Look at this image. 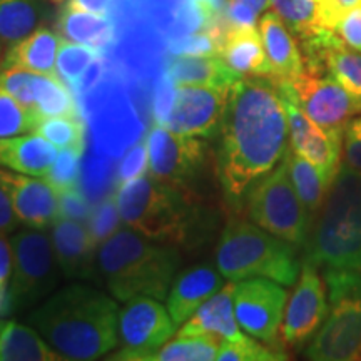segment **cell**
<instances>
[{
    "mask_svg": "<svg viewBox=\"0 0 361 361\" xmlns=\"http://www.w3.org/2000/svg\"><path fill=\"white\" fill-rule=\"evenodd\" d=\"M191 196L152 176L119 184L116 191L121 218L130 229L174 246L196 236L200 211Z\"/></svg>",
    "mask_w": 361,
    "mask_h": 361,
    "instance_id": "obj_5",
    "label": "cell"
},
{
    "mask_svg": "<svg viewBox=\"0 0 361 361\" xmlns=\"http://www.w3.org/2000/svg\"><path fill=\"white\" fill-rule=\"evenodd\" d=\"M306 243L305 261L316 268L361 271V171L338 169Z\"/></svg>",
    "mask_w": 361,
    "mask_h": 361,
    "instance_id": "obj_4",
    "label": "cell"
},
{
    "mask_svg": "<svg viewBox=\"0 0 361 361\" xmlns=\"http://www.w3.org/2000/svg\"><path fill=\"white\" fill-rule=\"evenodd\" d=\"M13 268V251L11 238L7 234L0 233V291L11 290Z\"/></svg>",
    "mask_w": 361,
    "mask_h": 361,
    "instance_id": "obj_47",
    "label": "cell"
},
{
    "mask_svg": "<svg viewBox=\"0 0 361 361\" xmlns=\"http://www.w3.org/2000/svg\"><path fill=\"white\" fill-rule=\"evenodd\" d=\"M335 32L351 49L361 52V6L351 8L336 25Z\"/></svg>",
    "mask_w": 361,
    "mask_h": 361,
    "instance_id": "obj_44",
    "label": "cell"
},
{
    "mask_svg": "<svg viewBox=\"0 0 361 361\" xmlns=\"http://www.w3.org/2000/svg\"><path fill=\"white\" fill-rule=\"evenodd\" d=\"M51 238L59 268L67 279L92 276L97 264V245L82 221L59 218L52 224Z\"/></svg>",
    "mask_w": 361,
    "mask_h": 361,
    "instance_id": "obj_19",
    "label": "cell"
},
{
    "mask_svg": "<svg viewBox=\"0 0 361 361\" xmlns=\"http://www.w3.org/2000/svg\"><path fill=\"white\" fill-rule=\"evenodd\" d=\"M67 4L94 13H106L109 8V0H67Z\"/></svg>",
    "mask_w": 361,
    "mask_h": 361,
    "instance_id": "obj_49",
    "label": "cell"
},
{
    "mask_svg": "<svg viewBox=\"0 0 361 361\" xmlns=\"http://www.w3.org/2000/svg\"><path fill=\"white\" fill-rule=\"evenodd\" d=\"M80 156H82V151H79V149H62L45 179L52 183L59 191L75 188L79 183Z\"/></svg>",
    "mask_w": 361,
    "mask_h": 361,
    "instance_id": "obj_39",
    "label": "cell"
},
{
    "mask_svg": "<svg viewBox=\"0 0 361 361\" xmlns=\"http://www.w3.org/2000/svg\"><path fill=\"white\" fill-rule=\"evenodd\" d=\"M328 310L326 283H323L316 266L305 261L279 328L283 345L293 350L303 348L322 328Z\"/></svg>",
    "mask_w": 361,
    "mask_h": 361,
    "instance_id": "obj_14",
    "label": "cell"
},
{
    "mask_svg": "<svg viewBox=\"0 0 361 361\" xmlns=\"http://www.w3.org/2000/svg\"><path fill=\"white\" fill-rule=\"evenodd\" d=\"M149 168V149L147 141H139L126 152L117 168V186L129 183L137 178H142Z\"/></svg>",
    "mask_w": 361,
    "mask_h": 361,
    "instance_id": "obj_40",
    "label": "cell"
},
{
    "mask_svg": "<svg viewBox=\"0 0 361 361\" xmlns=\"http://www.w3.org/2000/svg\"><path fill=\"white\" fill-rule=\"evenodd\" d=\"M174 328L168 308L159 300L149 296L129 300L119 314L121 350L112 358L149 361L169 341Z\"/></svg>",
    "mask_w": 361,
    "mask_h": 361,
    "instance_id": "obj_11",
    "label": "cell"
},
{
    "mask_svg": "<svg viewBox=\"0 0 361 361\" xmlns=\"http://www.w3.org/2000/svg\"><path fill=\"white\" fill-rule=\"evenodd\" d=\"M345 141V164L351 169L361 171V114L346 123L343 129Z\"/></svg>",
    "mask_w": 361,
    "mask_h": 361,
    "instance_id": "obj_42",
    "label": "cell"
},
{
    "mask_svg": "<svg viewBox=\"0 0 361 361\" xmlns=\"http://www.w3.org/2000/svg\"><path fill=\"white\" fill-rule=\"evenodd\" d=\"M40 116L17 101L7 90L0 89V137L34 133Z\"/></svg>",
    "mask_w": 361,
    "mask_h": 361,
    "instance_id": "obj_36",
    "label": "cell"
},
{
    "mask_svg": "<svg viewBox=\"0 0 361 361\" xmlns=\"http://www.w3.org/2000/svg\"><path fill=\"white\" fill-rule=\"evenodd\" d=\"M360 360H361V358H360Z\"/></svg>",
    "mask_w": 361,
    "mask_h": 361,
    "instance_id": "obj_52",
    "label": "cell"
},
{
    "mask_svg": "<svg viewBox=\"0 0 361 361\" xmlns=\"http://www.w3.org/2000/svg\"><path fill=\"white\" fill-rule=\"evenodd\" d=\"M295 245L245 219H231L216 246V268L228 281L268 278L293 286L301 273Z\"/></svg>",
    "mask_w": 361,
    "mask_h": 361,
    "instance_id": "obj_6",
    "label": "cell"
},
{
    "mask_svg": "<svg viewBox=\"0 0 361 361\" xmlns=\"http://www.w3.org/2000/svg\"><path fill=\"white\" fill-rule=\"evenodd\" d=\"M34 111L40 117L79 116L74 96L56 74H37L34 89Z\"/></svg>",
    "mask_w": 361,
    "mask_h": 361,
    "instance_id": "obj_32",
    "label": "cell"
},
{
    "mask_svg": "<svg viewBox=\"0 0 361 361\" xmlns=\"http://www.w3.org/2000/svg\"><path fill=\"white\" fill-rule=\"evenodd\" d=\"M97 59V49L87 45L71 42L62 39L61 47L57 52L56 75L67 84H75L84 71Z\"/></svg>",
    "mask_w": 361,
    "mask_h": 361,
    "instance_id": "obj_35",
    "label": "cell"
},
{
    "mask_svg": "<svg viewBox=\"0 0 361 361\" xmlns=\"http://www.w3.org/2000/svg\"><path fill=\"white\" fill-rule=\"evenodd\" d=\"M8 192H11L13 211L20 224L27 228L45 229L61 218L59 209V189L47 179L30 178L29 174L2 169Z\"/></svg>",
    "mask_w": 361,
    "mask_h": 361,
    "instance_id": "obj_18",
    "label": "cell"
},
{
    "mask_svg": "<svg viewBox=\"0 0 361 361\" xmlns=\"http://www.w3.org/2000/svg\"><path fill=\"white\" fill-rule=\"evenodd\" d=\"M174 80L169 78L161 80L159 85L156 87L154 94V119L156 124L166 126L169 121L171 112H173L176 94H178V87H174Z\"/></svg>",
    "mask_w": 361,
    "mask_h": 361,
    "instance_id": "obj_43",
    "label": "cell"
},
{
    "mask_svg": "<svg viewBox=\"0 0 361 361\" xmlns=\"http://www.w3.org/2000/svg\"><path fill=\"white\" fill-rule=\"evenodd\" d=\"M306 67L326 72L340 82L351 96L361 101V52L351 49L335 30H322L301 42Z\"/></svg>",
    "mask_w": 361,
    "mask_h": 361,
    "instance_id": "obj_17",
    "label": "cell"
},
{
    "mask_svg": "<svg viewBox=\"0 0 361 361\" xmlns=\"http://www.w3.org/2000/svg\"><path fill=\"white\" fill-rule=\"evenodd\" d=\"M149 176L189 192L206 162V144L156 124L147 135Z\"/></svg>",
    "mask_w": 361,
    "mask_h": 361,
    "instance_id": "obj_10",
    "label": "cell"
},
{
    "mask_svg": "<svg viewBox=\"0 0 361 361\" xmlns=\"http://www.w3.org/2000/svg\"><path fill=\"white\" fill-rule=\"evenodd\" d=\"M219 340L206 335L178 336L174 341L166 343L152 355L149 361H209L216 360L219 350Z\"/></svg>",
    "mask_w": 361,
    "mask_h": 361,
    "instance_id": "obj_33",
    "label": "cell"
},
{
    "mask_svg": "<svg viewBox=\"0 0 361 361\" xmlns=\"http://www.w3.org/2000/svg\"><path fill=\"white\" fill-rule=\"evenodd\" d=\"M57 157V147L39 134L0 137V168L45 178Z\"/></svg>",
    "mask_w": 361,
    "mask_h": 361,
    "instance_id": "obj_24",
    "label": "cell"
},
{
    "mask_svg": "<svg viewBox=\"0 0 361 361\" xmlns=\"http://www.w3.org/2000/svg\"><path fill=\"white\" fill-rule=\"evenodd\" d=\"M259 34L271 66V79L291 82L305 71L301 56L291 30L276 12H266L259 19Z\"/></svg>",
    "mask_w": 361,
    "mask_h": 361,
    "instance_id": "obj_22",
    "label": "cell"
},
{
    "mask_svg": "<svg viewBox=\"0 0 361 361\" xmlns=\"http://www.w3.org/2000/svg\"><path fill=\"white\" fill-rule=\"evenodd\" d=\"M288 90L306 116L323 129L345 128L350 119L361 114V101L346 90L331 75L305 71L291 82H278Z\"/></svg>",
    "mask_w": 361,
    "mask_h": 361,
    "instance_id": "obj_12",
    "label": "cell"
},
{
    "mask_svg": "<svg viewBox=\"0 0 361 361\" xmlns=\"http://www.w3.org/2000/svg\"><path fill=\"white\" fill-rule=\"evenodd\" d=\"M176 85H234L241 79L219 56H178L169 64Z\"/></svg>",
    "mask_w": 361,
    "mask_h": 361,
    "instance_id": "obj_27",
    "label": "cell"
},
{
    "mask_svg": "<svg viewBox=\"0 0 361 361\" xmlns=\"http://www.w3.org/2000/svg\"><path fill=\"white\" fill-rule=\"evenodd\" d=\"M284 161L288 164V171H290V178L293 186H295L298 196H300L301 202L306 207L311 218L318 213V209L322 207L324 197L329 189V184L324 179L313 162H310L306 157H303L300 152H296L295 149H288Z\"/></svg>",
    "mask_w": 361,
    "mask_h": 361,
    "instance_id": "obj_30",
    "label": "cell"
},
{
    "mask_svg": "<svg viewBox=\"0 0 361 361\" xmlns=\"http://www.w3.org/2000/svg\"><path fill=\"white\" fill-rule=\"evenodd\" d=\"M61 42V35L47 27H39L32 34L7 49L0 67H22L39 74H56Z\"/></svg>",
    "mask_w": 361,
    "mask_h": 361,
    "instance_id": "obj_25",
    "label": "cell"
},
{
    "mask_svg": "<svg viewBox=\"0 0 361 361\" xmlns=\"http://www.w3.org/2000/svg\"><path fill=\"white\" fill-rule=\"evenodd\" d=\"M228 4H234V6H241L252 11L255 13L261 16L266 8L271 6L269 0H228Z\"/></svg>",
    "mask_w": 361,
    "mask_h": 361,
    "instance_id": "obj_50",
    "label": "cell"
},
{
    "mask_svg": "<svg viewBox=\"0 0 361 361\" xmlns=\"http://www.w3.org/2000/svg\"><path fill=\"white\" fill-rule=\"evenodd\" d=\"M219 57L241 78H271L263 39L256 27H229L221 42Z\"/></svg>",
    "mask_w": 361,
    "mask_h": 361,
    "instance_id": "obj_23",
    "label": "cell"
},
{
    "mask_svg": "<svg viewBox=\"0 0 361 361\" xmlns=\"http://www.w3.org/2000/svg\"><path fill=\"white\" fill-rule=\"evenodd\" d=\"M4 47H6V45H4V44H2V40H0V66H2L4 56H6V54H4Z\"/></svg>",
    "mask_w": 361,
    "mask_h": 361,
    "instance_id": "obj_51",
    "label": "cell"
},
{
    "mask_svg": "<svg viewBox=\"0 0 361 361\" xmlns=\"http://www.w3.org/2000/svg\"><path fill=\"white\" fill-rule=\"evenodd\" d=\"M119 306L89 284H69L29 314V323L62 360L102 358L121 343Z\"/></svg>",
    "mask_w": 361,
    "mask_h": 361,
    "instance_id": "obj_2",
    "label": "cell"
},
{
    "mask_svg": "<svg viewBox=\"0 0 361 361\" xmlns=\"http://www.w3.org/2000/svg\"><path fill=\"white\" fill-rule=\"evenodd\" d=\"M13 268L11 293L16 310L32 306L56 290L61 279L52 238L42 229H19L11 236Z\"/></svg>",
    "mask_w": 361,
    "mask_h": 361,
    "instance_id": "obj_9",
    "label": "cell"
},
{
    "mask_svg": "<svg viewBox=\"0 0 361 361\" xmlns=\"http://www.w3.org/2000/svg\"><path fill=\"white\" fill-rule=\"evenodd\" d=\"M361 6V0H323V25L324 29L336 30L343 17L351 8Z\"/></svg>",
    "mask_w": 361,
    "mask_h": 361,
    "instance_id": "obj_46",
    "label": "cell"
},
{
    "mask_svg": "<svg viewBox=\"0 0 361 361\" xmlns=\"http://www.w3.org/2000/svg\"><path fill=\"white\" fill-rule=\"evenodd\" d=\"M59 209H61V218L82 221V223L89 219L92 211L78 186L59 191Z\"/></svg>",
    "mask_w": 361,
    "mask_h": 361,
    "instance_id": "obj_41",
    "label": "cell"
},
{
    "mask_svg": "<svg viewBox=\"0 0 361 361\" xmlns=\"http://www.w3.org/2000/svg\"><path fill=\"white\" fill-rule=\"evenodd\" d=\"M286 358L288 356L283 351L266 348L246 335L241 340L221 343L216 356L219 361H278Z\"/></svg>",
    "mask_w": 361,
    "mask_h": 361,
    "instance_id": "obj_37",
    "label": "cell"
},
{
    "mask_svg": "<svg viewBox=\"0 0 361 361\" xmlns=\"http://www.w3.org/2000/svg\"><path fill=\"white\" fill-rule=\"evenodd\" d=\"M273 11L291 30L300 42L313 37L323 25V0H269ZM329 30V29H328Z\"/></svg>",
    "mask_w": 361,
    "mask_h": 361,
    "instance_id": "obj_31",
    "label": "cell"
},
{
    "mask_svg": "<svg viewBox=\"0 0 361 361\" xmlns=\"http://www.w3.org/2000/svg\"><path fill=\"white\" fill-rule=\"evenodd\" d=\"M179 263L174 245L149 239L130 228L117 229L97 251V268L117 301L139 296L166 300Z\"/></svg>",
    "mask_w": 361,
    "mask_h": 361,
    "instance_id": "obj_3",
    "label": "cell"
},
{
    "mask_svg": "<svg viewBox=\"0 0 361 361\" xmlns=\"http://www.w3.org/2000/svg\"><path fill=\"white\" fill-rule=\"evenodd\" d=\"M246 204L247 216L259 228L295 246L306 245L311 216L293 186L286 161L252 184Z\"/></svg>",
    "mask_w": 361,
    "mask_h": 361,
    "instance_id": "obj_8",
    "label": "cell"
},
{
    "mask_svg": "<svg viewBox=\"0 0 361 361\" xmlns=\"http://www.w3.org/2000/svg\"><path fill=\"white\" fill-rule=\"evenodd\" d=\"M34 133L54 144L57 149H79L84 151V126L79 116L40 117Z\"/></svg>",
    "mask_w": 361,
    "mask_h": 361,
    "instance_id": "obj_34",
    "label": "cell"
},
{
    "mask_svg": "<svg viewBox=\"0 0 361 361\" xmlns=\"http://www.w3.org/2000/svg\"><path fill=\"white\" fill-rule=\"evenodd\" d=\"M44 0H0V40L8 49L47 19Z\"/></svg>",
    "mask_w": 361,
    "mask_h": 361,
    "instance_id": "obj_29",
    "label": "cell"
},
{
    "mask_svg": "<svg viewBox=\"0 0 361 361\" xmlns=\"http://www.w3.org/2000/svg\"><path fill=\"white\" fill-rule=\"evenodd\" d=\"M102 75V62L99 61V57L96 59V61L90 64L87 69L84 71V74L80 75L78 82H75V85H78V89L80 90V92H87L89 89H92V85L97 82L99 79H101Z\"/></svg>",
    "mask_w": 361,
    "mask_h": 361,
    "instance_id": "obj_48",
    "label": "cell"
},
{
    "mask_svg": "<svg viewBox=\"0 0 361 361\" xmlns=\"http://www.w3.org/2000/svg\"><path fill=\"white\" fill-rule=\"evenodd\" d=\"M224 276L218 268L197 264L184 269L174 278L168 293V308L176 326L188 322L196 310L224 286Z\"/></svg>",
    "mask_w": 361,
    "mask_h": 361,
    "instance_id": "obj_20",
    "label": "cell"
},
{
    "mask_svg": "<svg viewBox=\"0 0 361 361\" xmlns=\"http://www.w3.org/2000/svg\"><path fill=\"white\" fill-rule=\"evenodd\" d=\"M288 291L268 278L234 283V314L243 331L266 343H274L286 310Z\"/></svg>",
    "mask_w": 361,
    "mask_h": 361,
    "instance_id": "obj_13",
    "label": "cell"
},
{
    "mask_svg": "<svg viewBox=\"0 0 361 361\" xmlns=\"http://www.w3.org/2000/svg\"><path fill=\"white\" fill-rule=\"evenodd\" d=\"M233 291L234 281H229V284H226L216 295L204 301L188 322L183 323L178 336L206 335L218 338L219 341L241 340L245 333L238 328Z\"/></svg>",
    "mask_w": 361,
    "mask_h": 361,
    "instance_id": "obj_21",
    "label": "cell"
},
{
    "mask_svg": "<svg viewBox=\"0 0 361 361\" xmlns=\"http://www.w3.org/2000/svg\"><path fill=\"white\" fill-rule=\"evenodd\" d=\"M328 316L310 341L306 358L350 361L361 358V271L324 269Z\"/></svg>",
    "mask_w": 361,
    "mask_h": 361,
    "instance_id": "obj_7",
    "label": "cell"
},
{
    "mask_svg": "<svg viewBox=\"0 0 361 361\" xmlns=\"http://www.w3.org/2000/svg\"><path fill=\"white\" fill-rule=\"evenodd\" d=\"M233 85H178L166 128L183 135L209 139L219 133Z\"/></svg>",
    "mask_w": 361,
    "mask_h": 361,
    "instance_id": "obj_15",
    "label": "cell"
},
{
    "mask_svg": "<svg viewBox=\"0 0 361 361\" xmlns=\"http://www.w3.org/2000/svg\"><path fill=\"white\" fill-rule=\"evenodd\" d=\"M57 29L64 39L92 49L106 47L114 34V27L104 13L82 11L69 4L59 13Z\"/></svg>",
    "mask_w": 361,
    "mask_h": 361,
    "instance_id": "obj_28",
    "label": "cell"
},
{
    "mask_svg": "<svg viewBox=\"0 0 361 361\" xmlns=\"http://www.w3.org/2000/svg\"><path fill=\"white\" fill-rule=\"evenodd\" d=\"M276 82V80H274ZM278 84V82H276ZM281 101L286 111L288 129H290L291 147L322 171L326 183L331 186L340 169L343 146V129H323L314 124L303 109L295 102L288 90L278 84Z\"/></svg>",
    "mask_w": 361,
    "mask_h": 361,
    "instance_id": "obj_16",
    "label": "cell"
},
{
    "mask_svg": "<svg viewBox=\"0 0 361 361\" xmlns=\"http://www.w3.org/2000/svg\"><path fill=\"white\" fill-rule=\"evenodd\" d=\"M62 356L37 329L17 322H0V361H59Z\"/></svg>",
    "mask_w": 361,
    "mask_h": 361,
    "instance_id": "obj_26",
    "label": "cell"
},
{
    "mask_svg": "<svg viewBox=\"0 0 361 361\" xmlns=\"http://www.w3.org/2000/svg\"><path fill=\"white\" fill-rule=\"evenodd\" d=\"M87 228L90 234H92L94 241L97 246H101L106 239H109L117 229L121 228V213L119 206H117L116 194L104 197L99 204L90 211Z\"/></svg>",
    "mask_w": 361,
    "mask_h": 361,
    "instance_id": "obj_38",
    "label": "cell"
},
{
    "mask_svg": "<svg viewBox=\"0 0 361 361\" xmlns=\"http://www.w3.org/2000/svg\"><path fill=\"white\" fill-rule=\"evenodd\" d=\"M218 134L216 173L226 200L238 206L252 184L276 168L290 149L278 84L263 75L239 79Z\"/></svg>",
    "mask_w": 361,
    "mask_h": 361,
    "instance_id": "obj_1",
    "label": "cell"
},
{
    "mask_svg": "<svg viewBox=\"0 0 361 361\" xmlns=\"http://www.w3.org/2000/svg\"><path fill=\"white\" fill-rule=\"evenodd\" d=\"M19 224L16 211H13L11 192H8L6 180H4L2 169H0V233L8 234L17 231Z\"/></svg>",
    "mask_w": 361,
    "mask_h": 361,
    "instance_id": "obj_45",
    "label": "cell"
}]
</instances>
